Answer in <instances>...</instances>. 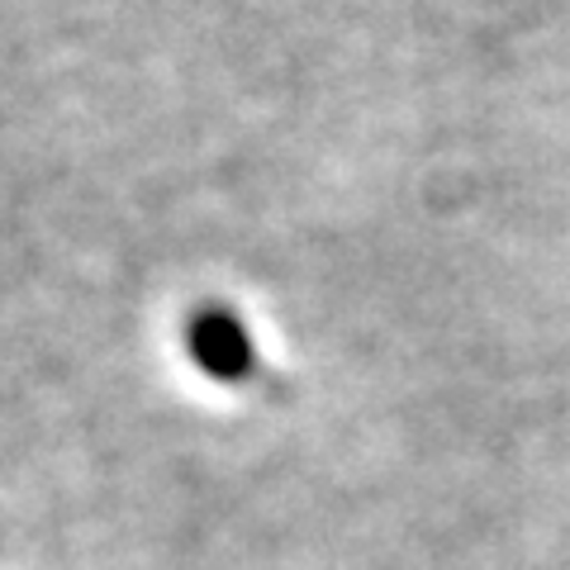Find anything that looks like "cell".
Returning a JSON list of instances; mask_svg holds the SVG:
<instances>
[{"label": "cell", "mask_w": 570, "mask_h": 570, "mask_svg": "<svg viewBox=\"0 0 570 570\" xmlns=\"http://www.w3.org/2000/svg\"><path fill=\"white\" fill-rule=\"evenodd\" d=\"M195 352H200V362L209 371H219V376H238L247 366V337L238 333L234 318H219V314L200 318V328H195Z\"/></svg>", "instance_id": "1"}]
</instances>
